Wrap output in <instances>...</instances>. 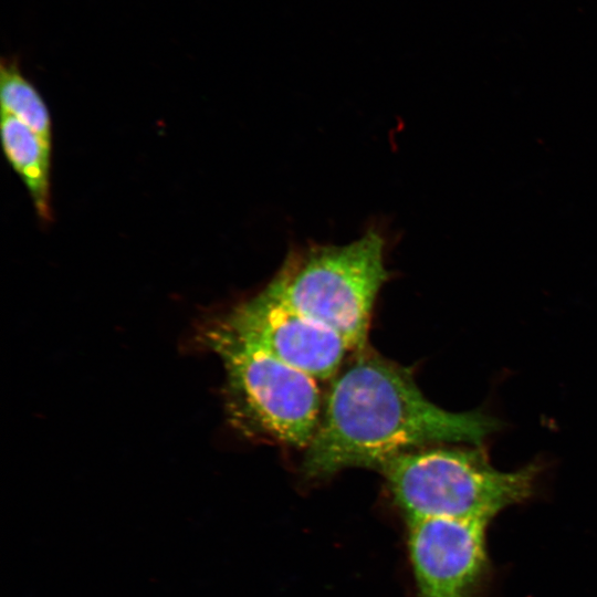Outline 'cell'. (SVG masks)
Wrapping results in <instances>:
<instances>
[{"mask_svg": "<svg viewBox=\"0 0 597 597\" xmlns=\"http://www.w3.org/2000/svg\"><path fill=\"white\" fill-rule=\"evenodd\" d=\"M332 379L316 431L304 450L308 479L387 460L433 444H481L499 421L481 411L453 412L421 392L410 371L366 348Z\"/></svg>", "mask_w": 597, "mask_h": 597, "instance_id": "6da1fadb", "label": "cell"}, {"mask_svg": "<svg viewBox=\"0 0 597 597\" xmlns=\"http://www.w3.org/2000/svg\"><path fill=\"white\" fill-rule=\"evenodd\" d=\"M201 349L224 369L227 420L242 437L306 449L318 426L323 397L317 380L280 362L211 317L196 332Z\"/></svg>", "mask_w": 597, "mask_h": 597, "instance_id": "7a4b0ae2", "label": "cell"}, {"mask_svg": "<svg viewBox=\"0 0 597 597\" xmlns=\"http://www.w3.org/2000/svg\"><path fill=\"white\" fill-rule=\"evenodd\" d=\"M408 519L457 517L492 521L535 491L541 468L514 471L492 465L480 444L444 443L398 454L377 469Z\"/></svg>", "mask_w": 597, "mask_h": 597, "instance_id": "3957f363", "label": "cell"}, {"mask_svg": "<svg viewBox=\"0 0 597 597\" xmlns=\"http://www.w3.org/2000/svg\"><path fill=\"white\" fill-rule=\"evenodd\" d=\"M386 240L369 228L344 244L293 248L262 290L339 334L352 352L366 348L376 298L389 277Z\"/></svg>", "mask_w": 597, "mask_h": 597, "instance_id": "277c9868", "label": "cell"}, {"mask_svg": "<svg viewBox=\"0 0 597 597\" xmlns=\"http://www.w3.org/2000/svg\"><path fill=\"white\" fill-rule=\"evenodd\" d=\"M210 317L317 381L333 379L352 352L335 331L263 291Z\"/></svg>", "mask_w": 597, "mask_h": 597, "instance_id": "5b68a950", "label": "cell"}, {"mask_svg": "<svg viewBox=\"0 0 597 597\" xmlns=\"http://www.w3.org/2000/svg\"><path fill=\"white\" fill-rule=\"evenodd\" d=\"M483 519H408V549L419 597H482L491 578Z\"/></svg>", "mask_w": 597, "mask_h": 597, "instance_id": "8992f818", "label": "cell"}, {"mask_svg": "<svg viewBox=\"0 0 597 597\" xmlns=\"http://www.w3.org/2000/svg\"><path fill=\"white\" fill-rule=\"evenodd\" d=\"M1 138L6 157L27 187L39 218L51 221L52 145L45 143L22 122L3 112Z\"/></svg>", "mask_w": 597, "mask_h": 597, "instance_id": "52a82bcc", "label": "cell"}, {"mask_svg": "<svg viewBox=\"0 0 597 597\" xmlns=\"http://www.w3.org/2000/svg\"><path fill=\"white\" fill-rule=\"evenodd\" d=\"M0 98L3 113L12 115L52 145L49 109L34 85L23 75L17 57H2Z\"/></svg>", "mask_w": 597, "mask_h": 597, "instance_id": "ba28073f", "label": "cell"}]
</instances>
